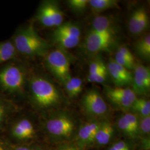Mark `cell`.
<instances>
[{
    "mask_svg": "<svg viewBox=\"0 0 150 150\" xmlns=\"http://www.w3.org/2000/svg\"><path fill=\"white\" fill-rule=\"evenodd\" d=\"M49 112L42 126L43 134L48 142L56 146L74 142L81 123L78 118L64 110Z\"/></svg>",
    "mask_w": 150,
    "mask_h": 150,
    "instance_id": "6da1fadb",
    "label": "cell"
},
{
    "mask_svg": "<svg viewBox=\"0 0 150 150\" xmlns=\"http://www.w3.org/2000/svg\"><path fill=\"white\" fill-rule=\"evenodd\" d=\"M29 88L31 104L39 111L49 112L59 110L64 103V97L58 88L44 77H33Z\"/></svg>",
    "mask_w": 150,
    "mask_h": 150,
    "instance_id": "7a4b0ae2",
    "label": "cell"
},
{
    "mask_svg": "<svg viewBox=\"0 0 150 150\" xmlns=\"http://www.w3.org/2000/svg\"><path fill=\"white\" fill-rule=\"evenodd\" d=\"M12 41L17 52L27 57L46 56L50 47L31 25L18 30Z\"/></svg>",
    "mask_w": 150,
    "mask_h": 150,
    "instance_id": "3957f363",
    "label": "cell"
},
{
    "mask_svg": "<svg viewBox=\"0 0 150 150\" xmlns=\"http://www.w3.org/2000/svg\"><path fill=\"white\" fill-rule=\"evenodd\" d=\"M26 82V73L23 67L15 63L0 69V89L6 93L18 95L23 93Z\"/></svg>",
    "mask_w": 150,
    "mask_h": 150,
    "instance_id": "277c9868",
    "label": "cell"
},
{
    "mask_svg": "<svg viewBox=\"0 0 150 150\" xmlns=\"http://www.w3.org/2000/svg\"><path fill=\"white\" fill-rule=\"evenodd\" d=\"M81 106L89 118H107L109 108L102 95L95 90L87 91L81 100Z\"/></svg>",
    "mask_w": 150,
    "mask_h": 150,
    "instance_id": "5b68a950",
    "label": "cell"
},
{
    "mask_svg": "<svg viewBox=\"0 0 150 150\" xmlns=\"http://www.w3.org/2000/svg\"><path fill=\"white\" fill-rule=\"evenodd\" d=\"M46 56L48 69L59 80L64 83L71 77L70 61L68 57L59 49L54 50Z\"/></svg>",
    "mask_w": 150,
    "mask_h": 150,
    "instance_id": "8992f818",
    "label": "cell"
},
{
    "mask_svg": "<svg viewBox=\"0 0 150 150\" xmlns=\"http://www.w3.org/2000/svg\"><path fill=\"white\" fill-rule=\"evenodd\" d=\"M103 120L89 118L86 121L81 123L74 141L78 150L92 149L95 135Z\"/></svg>",
    "mask_w": 150,
    "mask_h": 150,
    "instance_id": "52a82bcc",
    "label": "cell"
},
{
    "mask_svg": "<svg viewBox=\"0 0 150 150\" xmlns=\"http://www.w3.org/2000/svg\"><path fill=\"white\" fill-rule=\"evenodd\" d=\"M37 18L45 27H57L62 24L64 15L57 3L46 1L40 7Z\"/></svg>",
    "mask_w": 150,
    "mask_h": 150,
    "instance_id": "ba28073f",
    "label": "cell"
},
{
    "mask_svg": "<svg viewBox=\"0 0 150 150\" xmlns=\"http://www.w3.org/2000/svg\"><path fill=\"white\" fill-rule=\"evenodd\" d=\"M105 93L109 101L119 109L128 112L137 98V95L132 89L116 87H105Z\"/></svg>",
    "mask_w": 150,
    "mask_h": 150,
    "instance_id": "9c48e42d",
    "label": "cell"
},
{
    "mask_svg": "<svg viewBox=\"0 0 150 150\" xmlns=\"http://www.w3.org/2000/svg\"><path fill=\"white\" fill-rule=\"evenodd\" d=\"M10 133L12 137L21 144H32L38 136L35 125L26 117L16 120L11 126Z\"/></svg>",
    "mask_w": 150,
    "mask_h": 150,
    "instance_id": "30bf717a",
    "label": "cell"
},
{
    "mask_svg": "<svg viewBox=\"0 0 150 150\" xmlns=\"http://www.w3.org/2000/svg\"><path fill=\"white\" fill-rule=\"evenodd\" d=\"M139 119L137 115L129 111L126 112L115 123L117 132L123 139L134 141L138 144Z\"/></svg>",
    "mask_w": 150,
    "mask_h": 150,
    "instance_id": "8fae6325",
    "label": "cell"
},
{
    "mask_svg": "<svg viewBox=\"0 0 150 150\" xmlns=\"http://www.w3.org/2000/svg\"><path fill=\"white\" fill-rule=\"evenodd\" d=\"M117 131L115 123L107 119L103 120L97 131L92 149L106 148L116 140Z\"/></svg>",
    "mask_w": 150,
    "mask_h": 150,
    "instance_id": "7c38bea8",
    "label": "cell"
},
{
    "mask_svg": "<svg viewBox=\"0 0 150 150\" xmlns=\"http://www.w3.org/2000/svg\"><path fill=\"white\" fill-rule=\"evenodd\" d=\"M133 91L136 94L144 95L148 93L150 88V71L149 67L141 64H137L134 68Z\"/></svg>",
    "mask_w": 150,
    "mask_h": 150,
    "instance_id": "4fadbf2b",
    "label": "cell"
},
{
    "mask_svg": "<svg viewBox=\"0 0 150 150\" xmlns=\"http://www.w3.org/2000/svg\"><path fill=\"white\" fill-rule=\"evenodd\" d=\"M112 42L113 38L103 36L91 30L86 38V47L91 53H97L107 50Z\"/></svg>",
    "mask_w": 150,
    "mask_h": 150,
    "instance_id": "5bb4252c",
    "label": "cell"
},
{
    "mask_svg": "<svg viewBox=\"0 0 150 150\" xmlns=\"http://www.w3.org/2000/svg\"><path fill=\"white\" fill-rule=\"evenodd\" d=\"M92 29L93 31L103 36L113 38L114 31L112 24L109 18L105 16H97L93 21Z\"/></svg>",
    "mask_w": 150,
    "mask_h": 150,
    "instance_id": "9a60e30c",
    "label": "cell"
},
{
    "mask_svg": "<svg viewBox=\"0 0 150 150\" xmlns=\"http://www.w3.org/2000/svg\"><path fill=\"white\" fill-rule=\"evenodd\" d=\"M129 112L134 113L139 117L150 116V100L144 97H137Z\"/></svg>",
    "mask_w": 150,
    "mask_h": 150,
    "instance_id": "2e32d148",
    "label": "cell"
},
{
    "mask_svg": "<svg viewBox=\"0 0 150 150\" xmlns=\"http://www.w3.org/2000/svg\"><path fill=\"white\" fill-rule=\"evenodd\" d=\"M16 54V48L11 40L0 42V64L13 59Z\"/></svg>",
    "mask_w": 150,
    "mask_h": 150,
    "instance_id": "e0dca14e",
    "label": "cell"
},
{
    "mask_svg": "<svg viewBox=\"0 0 150 150\" xmlns=\"http://www.w3.org/2000/svg\"><path fill=\"white\" fill-rule=\"evenodd\" d=\"M88 5L95 13H100L119 7L118 2L116 0H88Z\"/></svg>",
    "mask_w": 150,
    "mask_h": 150,
    "instance_id": "ac0fdd59",
    "label": "cell"
},
{
    "mask_svg": "<svg viewBox=\"0 0 150 150\" xmlns=\"http://www.w3.org/2000/svg\"><path fill=\"white\" fill-rule=\"evenodd\" d=\"M54 34L64 35L72 38H80L81 31L80 28L77 25L72 23H62L59 27H57L54 31Z\"/></svg>",
    "mask_w": 150,
    "mask_h": 150,
    "instance_id": "d6986e66",
    "label": "cell"
},
{
    "mask_svg": "<svg viewBox=\"0 0 150 150\" xmlns=\"http://www.w3.org/2000/svg\"><path fill=\"white\" fill-rule=\"evenodd\" d=\"M138 146L136 142L131 139H116L105 150H135Z\"/></svg>",
    "mask_w": 150,
    "mask_h": 150,
    "instance_id": "ffe728a7",
    "label": "cell"
},
{
    "mask_svg": "<svg viewBox=\"0 0 150 150\" xmlns=\"http://www.w3.org/2000/svg\"><path fill=\"white\" fill-rule=\"evenodd\" d=\"M136 48L140 56L147 59L150 57V34L141 38L136 43Z\"/></svg>",
    "mask_w": 150,
    "mask_h": 150,
    "instance_id": "44dd1931",
    "label": "cell"
},
{
    "mask_svg": "<svg viewBox=\"0 0 150 150\" xmlns=\"http://www.w3.org/2000/svg\"><path fill=\"white\" fill-rule=\"evenodd\" d=\"M54 39L59 46L63 48L71 49L76 47L80 42V38H72L64 35L54 34Z\"/></svg>",
    "mask_w": 150,
    "mask_h": 150,
    "instance_id": "7402d4cb",
    "label": "cell"
},
{
    "mask_svg": "<svg viewBox=\"0 0 150 150\" xmlns=\"http://www.w3.org/2000/svg\"><path fill=\"white\" fill-rule=\"evenodd\" d=\"M13 110V107L10 102L0 98V129L5 125Z\"/></svg>",
    "mask_w": 150,
    "mask_h": 150,
    "instance_id": "603a6c76",
    "label": "cell"
},
{
    "mask_svg": "<svg viewBox=\"0 0 150 150\" xmlns=\"http://www.w3.org/2000/svg\"><path fill=\"white\" fill-rule=\"evenodd\" d=\"M108 72L111 75V78L112 79L114 83L117 86H123L126 85H129V83L127 82L123 77L120 74L117 70L115 69L114 66L113 65L111 61H110L108 64Z\"/></svg>",
    "mask_w": 150,
    "mask_h": 150,
    "instance_id": "cb8c5ba5",
    "label": "cell"
},
{
    "mask_svg": "<svg viewBox=\"0 0 150 150\" xmlns=\"http://www.w3.org/2000/svg\"><path fill=\"white\" fill-rule=\"evenodd\" d=\"M149 23V16L147 11L144 7L139 8V16L137 35L144 32L148 27Z\"/></svg>",
    "mask_w": 150,
    "mask_h": 150,
    "instance_id": "d4e9b609",
    "label": "cell"
},
{
    "mask_svg": "<svg viewBox=\"0 0 150 150\" xmlns=\"http://www.w3.org/2000/svg\"><path fill=\"white\" fill-rule=\"evenodd\" d=\"M72 89V98L78 96L82 91V81L78 77H70L69 79Z\"/></svg>",
    "mask_w": 150,
    "mask_h": 150,
    "instance_id": "484cf974",
    "label": "cell"
},
{
    "mask_svg": "<svg viewBox=\"0 0 150 150\" xmlns=\"http://www.w3.org/2000/svg\"><path fill=\"white\" fill-rule=\"evenodd\" d=\"M139 8L137 9L133 12L129 20V28L132 34L137 35V27L139 20Z\"/></svg>",
    "mask_w": 150,
    "mask_h": 150,
    "instance_id": "4316f807",
    "label": "cell"
},
{
    "mask_svg": "<svg viewBox=\"0 0 150 150\" xmlns=\"http://www.w3.org/2000/svg\"><path fill=\"white\" fill-rule=\"evenodd\" d=\"M114 60L116 63L129 70L134 67V61L125 58L117 52L116 53L115 59Z\"/></svg>",
    "mask_w": 150,
    "mask_h": 150,
    "instance_id": "83f0119b",
    "label": "cell"
},
{
    "mask_svg": "<svg viewBox=\"0 0 150 150\" xmlns=\"http://www.w3.org/2000/svg\"><path fill=\"white\" fill-rule=\"evenodd\" d=\"M107 74V69L102 70L101 71L96 74H94L92 75H88L87 80L90 82L98 83H102L106 80Z\"/></svg>",
    "mask_w": 150,
    "mask_h": 150,
    "instance_id": "f1b7e54d",
    "label": "cell"
},
{
    "mask_svg": "<svg viewBox=\"0 0 150 150\" xmlns=\"http://www.w3.org/2000/svg\"><path fill=\"white\" fill-rule=\"evenodd\" d=\"M106 69H107V68L103 62L100 59L95 60L92 62L90 64L88 75H92Z\"/></svg>",
    "mask_w": 150,
    "mask_h": 150,
    "instance_id": "f546056e",
    "label": "cell"
},
{
    "mask_svg": "<svg viewBox=\"0 0 150 150\" xmlns=\"http://www.w3.org/2000/svg\"><path fill=\"white\" fill-rule=\"evenodd\" d=\"M68 4L72 10L81 11L85 10L88 5V0H70Z\"/></svg>",
    "mask_w": 150,
    "mask_h": 150,
    "instance_id": "4dcf8cb0",
    "label": "cell"
},
{
    "mask_svg": "<svg viewBox=\"0 0 150 150\" xmlns=\"http://www.w3.org/2000/svg\"><path fill=\"white\" fill-rule=\"evenodd\" d=\"M117 52L125 58L134 61V56L133 54H132V52L129 51V48H127L126 47H123V46L120 47L118 48Z\"/></svg>",
    "mask_w": 150,
    "mask_h": 150,
    "instance_id": "1f68e13d",
    "label": "cell"
},
{
    "mask_svg": "<svg viewBox=\"0 0 150 150\" xmlns=\"http://www.w3.org/2000/svg\"><path fill=\"white\" fill-rule=\"evenodd\" d=\"M54 150H79L74 142L57 145Z\"/></svg>",
    "mask_w": 150,
    "mask_h": 150,
    "instance_id": "d6a6232c",
    "label": "cell"
},
{
    "mask_svg": "<svg viewBox=\"0 0 150 150\" xmlns=\"http://www.w3.org/2000/svg\"><path fill=\"white\" fill-rule=\"evenodd\" d=\"M33 144V143L27 144H21L15 147L13 150H31Z\"/></svg>",
    "mask_w": 150,
    "mask_h": 150,
    "instance_id": "836d02e7",
    "label": "cell"
},
{
    "mask_svg": "<svg viewBox=\"0 0 150 150\" xmlns=\"http://www.w3.org/2000/svg\"><path fill=\"white\" fill-rule=\"evenodd\" d=\"M0 150H7L5 147V146L0 142Z\"/></svg>",
    "mask_w": 150,
    "mask_h": 150,
    "instance_id": "e575fe53",
    "label": "cell"
}]
</instances>
